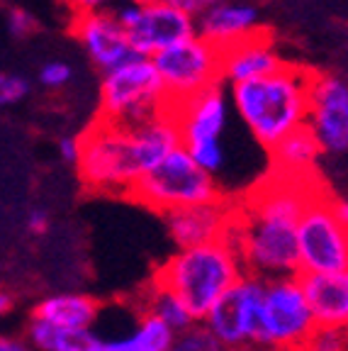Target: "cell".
Returning a JSON list of instances; mask_svg holds the SVG:
<instances>
[{"mask_svg":"<svg viewBox=\"0 0 348 351\" xmlns=\"http://www.w3.org/2000/svg\"><path fill=\"white\" fill-rule=\"evenodd\" d=\"M114 3H120V5H136V8H142V5H149V3H156V0H114Z\"/></svg>","mask_w":348,"mask_h":351,"instance_id":"obj_35","label":"cell"},{"mask_svg":"<svg viewBox=\"0 0 348 351\" xmlns=\"http://www.w3.org/2000/svg\"><path fill=\"white\" fill-rule=\"evenodd\" d=\"M27 344L32 351H103L98 329H64L29 319Z\"/></svg>","mask_w":348,"mask_h":351,"instance_id":"obj_22","label":"cell"},{"mask_svg":"<svg viewBox=\"0 0 348 351\" xmlns=\"http://www.w3.org/2000/svg\"><path fill=\"white\" fill-rule=\"evenodd\" d=\"M343 332H346V339H348V324H346V327H343Z\"/></svg>","mask_w":348,"mask_h":351,"instance_id":"obj_37","label":"cell"},{"mask_svg":"<svg viewBox=\"0 0 348 351\" xmlns=\"http://www.w3.org/2000/svg\"><path fill=\"white\" fill-rule=\"evenodd\" d=\"M69 10L73 15H88V12H100V10H110L114 5V0H64Z\"/></svg>","mask_w":348,"mask_h":351,"instance_id":"obj_30","label":"cell"},{"mask_svg":"<svg viewBox=\"0 0 348 351\" xmlns=\"http://www.w3.org/2000/svg\"><path fill=\"white\" fill-rule=\"evenodd\" d=\"M127 34H129V44L136 56L153 59L173 44L195 37L197 32L192 17L156 0V3L139 8V15H136L134 25L127 29Z\"/></svg>","mask_w":348,"mask_h":351,"instance_id":"obj_14","label":"cell"},{"mask_svg":"<svg viewBox=\"0 0 348 351\" xmlns=\"http://www.w3.org/2000/svg\"><path fill=\"white\" fill-rule=\"evenodd\" d=\"M71 32L88 54V59L108 73L125 61L134 59V49L129 44V34L122 27L112 10L88 12V15H73Z\"/></svg>","mask_w":348,"mask_h":351,"instance_id":"obj_13","label":"cell"},{"mask_svg":"<svg viewBox=\"0 0 348 351\" xmlns=\"http://www.w3.org/2000/svg\"><path fill=\"white\" fill-rule=\"evenodd\" d=\"M321 156V147L307 127L293 132L283 142H277L271 149V164L275 176L307 181L310 173L316 169V161Z\"/></svg>","mask_w":348,"mask_h":351,"instance_id":"obj_21","label":"cell"},{"mask_svg":"<svg viewBox=\"0 0 348 351\" xmlns=\"http://www.w3.org/2000/svg\"><path fill=\"white\" fill-rule=\"evenodd\" d=\"M283 66L285 61L275 49L271 34L258 32L229 49H222V83H227V88L239 86V83L275 73Z\"/></svg>","mask_w":348,"mask_h":351,"instance_id":"obj_17","label":"cell"},{"mask_svg":"<svg viewBox=\"0 0 348 351\" xmlns=\"http://www.w3.org/2000/svg\"><path fill=\"white\" fill-rule=\"evenodd\" d=\"M195 32L219 51L263 32L261 10L249 0H214L195 20Z\"/></svg>","mask_w":348,"mask_h":351,"instance_id":"obj_15","label":"cell"},{"mask_svg":"<svg viewBox=\"0 0 348 351\" xmlns=\"http://www.w3.org/2000/svg\"><path fill=\"white\" fill-rule=\"evenodd\" d=\"M307 130L319 142L321 154L348 152V81L341 76H312Z\"/></svg>","mask_w":348,"mask_h":351,"instance_id":"obj_12","label":"cell"},{"mask_svg":"<svg viewBox=\"0 0 348 351\" xmlns=\"http://www.w3.org/2000/svg\"><path fill=\"white\" fill-rule=\"evenodd\" d=\"M314 195L310 181L275 173L253 193L246 210L234 215L227 237L239 252L246 274L261 280L299 276L297 230Z\"/></svg>","mask_w":348,"mask_h":351,"instance_id":"obj_1","label":"cell"},{"mask_svg":"<svg viewBox=\"0 0 348 351\" xmlns=\"http://www.w3.org/2000/svg\"><path fill=\"white\" fill-rule=\"evenodd\" d=\"M81 149H83L81 137H76V134H66V137H61L59 142H56L59 159L69 166H78V161H81Z\"/></svg>","mask_w":348,"mask_h":351,"instance_id":"obj_29","label":"cell"},{"mask_svg":"<svg viewBox=\"0 0 348 351\" xmlns=\"http://www.w3.org/2000/svg\"><path fill=\"white\" fill-rule=\"evenodd\" d=\"M29 95V81L20 73L0 71V108L17 105Z\"/></svg>","mask_w":348,"mask_h":351,"instance_id":"obj_26","label":"cell"},{"mask_svg":"<svg viewBox=\"0 0 348 351\" xmlns=\"http://www.w3.org/2000/svg\"><path fill=\"white\" fill-rule=\"evenodd\" d=\"M142 310L147 315H151V317H156L161 324H166L173 335H180V332L190 329L197 322L190 310H188V305L173 291L158 285L156 280H153V285L147 291V295H144Z\"/></svg>","mask_w":348,"mask_h":351,"instance_id":"obj_23","label":"cell"},{"mask_svg":"<svg viewBox=\"0 0 348 351\" xmlns=\"http://www.w3.org/2000/svg\"><path fill=\"white\" fill-rule=\"evenodd\" d=\"M319 327L348 324V274L299 276Z\"/></svg>","mask_w":348,"mask_h":351,"instance_id":"obj_18","label":"cell"},{"mask_svg":"<svg viewBox=\"0 0 348 351\" xmlns=\"http://www.w3.org/2000/svg\"><path fill=\"white\" fill-rule=\"evenodd\" d=\"M100 305L86 293H51L34 305L32 319L64 329H95Z\"/></svg>","mask_w":348,"mask_h":351,"instance_id":"obj_19","label":"cell"},{"mask_svg":"<svg viewBox=\"0 0 348 351\" xmlns=\"http://www.w3.org/2000/svg\"><path fill=\"white\" fill-rule=\"evenodd\" d=\"M12 307H15V298H12L10 293L0 291V319L8 317V315L12 313Z\"/></svg>","mask_w":348,"mask_h":351,"instance_id":"obj_34","label":"cell"},{"mask_svg":"<svg viewBox=\"0 0 348 351\" xmlns=\"http://www.w3.org/2000/svg\"><path fill=\"white\" fill-rule=\"evenodd\" d=\"M171 110L180 127L183 149L200 169H205L212 178H219L229 166V149L224 144L232 115L229 88L217 83L183 103L171 105Z\"/></svg>","mask_w":348,"mask_h":351,"instance_id":"obj_5","label":"cell"},{"mask_svg":"<svg viewBox=\"0 0 348 351\" xmlns=\"http://www.w3.org/2000/svg\"><path fill=\"white\" fill-rule=\"evenodd\" d=\"M25 227H27V232H32V234H47L49 232V213L42 208H32L27 213V217H25Z\"/></svg>","mask_w":348,"mask_h":351,"instance_id":"obj_32","label":"cell"},{"mask_svg":"<svg viewBox=\"0 0 348 351\" xmlns=\"http://www.w3.org/2000/svg\"><path fill=\"white\" fill-rule=\"evenodd\" d=\"M0 351H32V346L25 339H17V337L0 335Z\"/></svg>","mask_w":348,"mask_h":351,"instance_id":"obj_33","label":"cell"},{"mask_svg":"<svg viewBox=\"0 0 348 351\" xmlns=\"http://www.w3.org/2000/svg\"><path fill=\"white\" fill-rule=\"evenodd\" d=\"M161 3H166V5L175 8V10L185 12V15L192 17V20H197V17L207 10V5L214 3V0H161Z\"/></svg>","mask_w":348,"mask_h":351,"instance_id":"obj_31","label":"cell"},{"mask_svg":"<svg viewBox=\"0 0 348 351\" xmlns=\"http://www.w3.org/2000/svg\"><path fill=\"white\" fill-rule=\"evenodd\" d=\"M336 210L338 215H341V219L348 225V200H341V203H336Z\"/></svg>","mask_w":348,"mask_h":351,"instance_id":"obj_36","label":"cell"},{"mask_svg":"<svg viewBox=\"0 0 348 351\" xmlns=\"http://www.w3.org/2000/svg\"><path fill=\"white\" fill-rule=\"evenodd\" d=\"M261 293L263 280L246 274L202 319L224 351H253Z\"/></svg>","mask_w":348,"mask_h":351,"instance_id":"obj_11","label":"cell"},{"mask_svg":"<svg viewBox=\"0 0 348 351\" xmlns=\"http://www.w3.org/2000/svg\"><path fill=\"white\" fill-rule=\"evenodd\" d=\"M312 73L285 64L275 73L229 88L232 110L251 139L271 152L288 134L307 127Z\"/></svg>","mask_w":348,"mask_h":351,"instance_id":"obj_2","label":"cell"},{"mask_svg":"<svg viewBox=\"0 0 348 351\" xmlns=\"http://www.w3.org/2000/svg\"><path fill=\"white\" fill-rule=\"evenodd\" d=\"M246 276L244 261L227 239L205 247L178 249L166 258L156 283L173 291L197 322Z\"/></svg>","mask_w":348,"mask_h":351,"instance_id":"obj_3","label":"cell"},{"mask_svg":"<svg viewBox=\"0 0 348 351\" xmlns=\"http://www.w3.org/2000/svg\"><path fill=\"white\" fill-rule=\"evenodd\" d=\"M5 25L8 32L15 39H27L39 29V20L29 10H25V8H10L5 15Z\"/></svg>","mask_w":348,"mask_h":351,"instance_id":"obj_28","label":"cell"},{"mask_svg":"<svg viewBox=\"0 0 348 351\" xmlns=\"http://www.w3.org/2000/svg\"><path fill=\"white\" fill-rule=\"evenodd\" d=\"M316 327L299 276L263 280L253 351H299Z\"/></svg>","mask_w":348,"mask_h":351,"instance_id":"obj_7","label":"cell"},{"mask_svg":"<svg viewBox=\"0 0 348 351\" xmlns=\"http://www.w3.org/2000/svg\"><path fill=\"white\" fill-rule=\"evenodd\" d=\"M129 195L161 215L224 200L217 178L200 169L183 147L149 169Z\"/></svg>","mask_w":348,"mask_h":351,"instance_id":"obj_6","label":"cell"},{"mask_svg":"<svg viewBox=\"0 0 348 351\" xmlns=\"http://www.w3.org/2000/svg\"><path fill=\"white\" fill-rule=\"evenodd\" d=\"M234 208H229L224 200H217V203L175 210L164 217L175 249H192L227 239L234 225Z\"/></svg>","mask_w":348,"mask_h":351,"instance_id":"obj_16","label":"cell"},{"mask_svg":"<svg viewBox=\"0 0 348 351\" xmlns=\"http://www.w3.org/2000/svg\"><path fill=\"white\" fill-rule=\"evenodd\" d=\"M73 81V69L71 64H66L61 59L47 61V64L39 69V83H42L47 90H61L69 83Z\"/></svg>","mask_w":348,"mask_h":351,"instance_id":"obj_27","label":"cell"},{"mask_svg":"<svg viewBox=\"0 0 348 351\" xmlns=\"http://www.w3.org/2000/svg\"><path fill=\"white\" fill-rule=\"evenodd\" d=\"M100 335V332H98ZM173 332L139 307L117 335H100L103 351H171Z\"/></svg>","mask_w":348,"mask_h":351,"instance_id":"obj_20","label":"cell"},{"mask_svg":"<svg viewBox=\"0 0 348 351\" xmlns=\"http://www.w3.org/2000/svg\"><path fill=\"white\" fill-rule=\"evenodd\" d=\"M171 108L164 81L151 59L134 56L100 81V112L103 120L117 125H136Z\"/></svg>","mask_w":348,"mask_h":351,"instance_id":"obj_8","label":"cell"},{"mask_svg":"<svg viewBox=\"0 0 348 351\" xmlns=\"http://www.w3.org/2000/svg\"><path fill=\"white\" fill-rule=\"evenodd\" d=\"M299 351H348L343 327H316Z\"/></svg>","mask_w":348,"mask_h":351,"instance_id":"obj_25","label":"cell"},{"mask_svg":"<svg viewBox=\"0 0 348 351\" xmlns=\"http://www.w3.org/2000/svg\"><path fill=\"white\" fill-rule=\"evenodd\" d=\"M171 351H224V349L205 324L195 322L190 329H185V332L173 337Z\"/></svg>","mask_w":348,"mask_h":351,"instance_id":"obj_24","label":"cell"},{"mask_svg":"<svg viewBox=\"0 0 348 351\" xmlns=\"http://www.w3.org/2000/svg\"><path fill=\"white\" fill-rule=\"evenodd\" d=\"M81 161L76 169L90 191L110 195L132 193L144 169L136 156L129 125L98 117V122L81 134Z\"/></svg>","mask_w":348,"mask_h":351,"instance_id":"obj_4","label":"cell"},{"mask_svg":"<svg viewBox=\"0 0 348 351\" xmlns=\"http://www.w3.org/2000/svg\"><path fill=\"white\" fill-rule=\"evenodd\" d=\"M297 249L299 276L348 274V225L327 195L316 193L302 213Z\"/></svg>","mask_w":348,"mask_h":351,"instance_id":"obj_9","label":"cell"},{"mask_svg":"<svg viewBox=\"0 0 348 351\" xmlns=\"http://www.w3.org/2000/svg\"><path fill=\"white\" fill-rule=\"evenodd\" d=\"M171 105L222 83V51L202 37H188L153 56Z\"/></svg>","mask_w":348,"mask_h":351,"instance_id":"obj_10","label":"cell"}]
</instances>
